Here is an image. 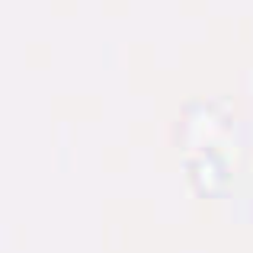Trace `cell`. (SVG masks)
<instances>
[]
</instances>
